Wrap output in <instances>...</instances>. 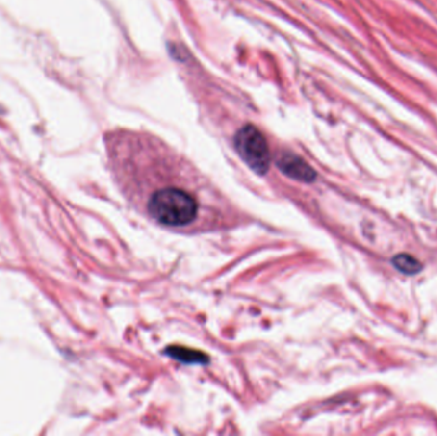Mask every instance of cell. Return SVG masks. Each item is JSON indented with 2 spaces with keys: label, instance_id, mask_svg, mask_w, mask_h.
I'll return each mask as SVG.
<instances>
[{
  "label": "cell",
  "instance_id": "cell-1",
  "mask_svg": "<svg viewBox=\"0 0 437 436\" xmlns=\"http://www.w3.org/2000/svg\"><path fill=\"white\" fill-rule=\"evenodd\" d=\"M107 149L120 193L149 222L185 234L229 231L248 222L210 179L157 138L118 133Z\"/></svg>",
  "mask_w": 437,
  "mask_h": 436
},
{
  "label": "cell",
  "instance_id": "cell-2",
  "mask_svg": "<svg viewBox=\"0 0 437 436\" xmlns=\"http://www.w3.org/2000/svg\"><path fill=\"white\" fill-rule=\"evenodd\" d=\"M239 156L257 174H266L270 166V149L263 134L253 126H244L234 137Z\"/></svg>",
  "mask_w": 437,
  "mask_h": 436
},
{
  "label": "cell",
  "instance_id": "cell-3",
  "mask_svg": "<svg viewBox=\"0 0 437 436\" xmlns=\"http://www.w3.org/2000/svg\"><path fill=\"white\" fill-rule=\"evenodd\" d=\"M278 165L286 176L299 179V180H305V182H312V179L316 176L313 169L307 163H305L303 160L295 155H290V154L283 155L279 159Z\"/></svg>",
  "mask_w": 437,
  "mask_h": 436
},
{
  "label": "cell",
  "instance_id": "cell-4",
  "mask_svg": "<svg viewBox=\"0 0 437 436\" xmlns=\"http://www.w3.org/2000/svg\"><path fill=\"white\" fill-rule=\"evenodd\" d=\"M392 265L396 270L407 275H415L422 270V264L411 255L400 254L394 256L391 260Z\"/></svg>",
  "mask_w": 437,
  "mask_h": 436
}]
</instances>
